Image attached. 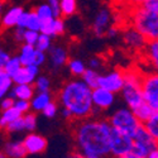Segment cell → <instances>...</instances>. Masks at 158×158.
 <instances>
[{"label":"cell","mask_w":158,"mask_h":158,"mask_svg":"<svg viewBox=\"0 0 158 158\" xmlns=\"http://www.w3.org/2000/svg\"><path fill=\"white\" fill-rule=\"evenodd\" d=\"M61 115H62L63 119H69V120L72 119V114L70 113V110H67L66 108H62L61 109Z\"/></svg>","instance_id":"cell-50"},{"label":"cell","mask_w":158,"mask_h":158,"mask_svg":"<svg viewBox=\"0 0 158 158\" xmlns=\"http://www.w3.org/2000/svg\"><path fill=\"white\" fill-rule=\"evenodd\" d=\"M140 53L143 56V60L149 66L151 71L158 72V39L148 41Z\"/></svg>","instance_id":"cell-17"},{"label":"cell","mask_w":158,"mask_h":158,"mask_svg":"<svg viewBox=\"0 0 158 158\" xmlns=\"http://www.w3.org/2000/svg\"><path fill=\"white\" fill-rule=\"evenodd\" d=\"M9 57H10V53L5 48H3L2 46H0V69H3V66L9 60Z\"/></svg>","instance_id":"cell-46"},{"label":"cell","mask_w":158,"mask_h":158,"mask_svg":"<svg viewBox=\"0 0 158 158\" xmlns=\"http://www.w3.org/2000/svg\"><path fill=\"white\" fill-rule=\"evenodd\" d=\"M129 25L137 29L146 41H156L158 39V13L144 8L143 5H137L129 8Z\"/></svg>","instance_id":"cell-3"},{"label":"cell","mask_w":158,"mask_h":158,"mask_svg":"<svg viewBox=\"0 0 158 158\" xmlns=\"http://www.w3.org/2000/svg\"><path fill=\"white\" fill-rule=\"evenodd\" d=\"M35 94V90L34 86L32 84H20V85H13L10 91H9V95L17 100H29L33 98V95Z\"/></svg>","instance_id":"cell-20"},{"label":"cell","mask_w":158,"mask_h":158,"mask_svg":"<svg viewBox=\"0 0 158 158\" xmlns=\"http://www.w3.org/2000/svg\"><path fill=\"white\" fill-rule=\"evenodd\" d=\"M142 91L144 101L158 111V72L148 71L142 75Z\"/></svg>","instance_id":"cell-6"},{"label":"cell","mask_w":158,"mask_h":158,"mask_svg":"<svg viewBox=\"0 0 158 158\" xmlns=\"http://www.w3.org/2000/svg\"><path fill=\"white\" fill-rule=\"evenodd\" d=\"M8 158H25L27 157V151L24 148L23 140L18 139H10L6 140L2 149Z\"/></svg>","instance_id":"cell-19"},{"label":"cell","mask_w":158,"mask_h":158,"mask_svg":"<svg viewBox=\"0 0 158 158\" xmlns=\"http://www.w3.org/2000/svg\"><path fill=\"white\" fill-rule=\"evenodd\" d=\"M34 90L37 93H43V91H49L51 90V80L47 76H37V78L33 82Z\"/></svg>","instance_id":"cell-34"},{"label":"cell","mask_w":158,"mask_h":158,"mask_svg":"<svg viewBox=\"0 0 158 158\" xmlns=\"http://www.w3.org/2000/svg\"><path fill=\"white\" fill-rule=\"evenodd\" d=\"M52 101V95L49 91H43V93H37L31 99V110L33 113L42 111L47 105Z\"/></svg>","instance_id":"cell-21"},{"label":"cell","mask_w":158,"mask_h":158,"mask_svg":"<svg viewBox=\"0 0 158 158\" xmlns=\"http://www.w3.org/2000/svg\"><path fill=\"white\" fill-rule=\"evenodd\" d=\"M99 76H100L99 71L86 67L85 72L81 75V77H80V78H81V80H82V81H84V82H85L90 89H95V87H98Z\"/></svg>","instance_id":"cell-28"},{"label":"cell","mask_w":158,"mask_h":158,"mask_svg":"<svg viewBox=\"0 0 158 158\" xmlns=\"http://www.w3.org/2000/svg\"><path fill=\"white\" fill-rule=\"evenodd\" d=\"M5 131L9 134H15V133H22L24 130V122H23V115L19 116L18 119L13 120L11 123H9L5 128Z\"/></svg>","instance_id":"cell-35"},{"label":"cell","mask_w":158,"mask_h":158,"mask_svg":"<svg viewBox=\"0 0 158 158\" xmlns=\"http://www.w3.org/2000/svg\"><path fill=\"white\" fill-rule=\"evenodd\" d=\"M5 5H6V0H0V17L3 15V13L5 10Z\"/></svg>","instance_id":"cell-53"},{"label":"cell","mask_w":158,"mask_h":158,"mask_svg":"<svg viewBox=\"0 0 158 158\" xmlns=\"http://www.w3.org/2000/svg\"><path fill=\"white\" fill-rule=\"evenodd\" d=\"M111 127L108 119L90 116L77 120L73 128V139L77 152L84 157L109 156V137Z\"/></svg>","instance_id":"cell-1"},{"label":"cell","mask_w":158,"mask_h":158,"mask_svg":"<svg viewBox=\"0 0 158 158\" xmlns=\"http://www.w3.org/2000/svg\"><path fill=\"white\" fill-rule=\"evenodd\" d=\"M143 127L146 128V130L158 144V111H153L149 119L143 123Z\"/></svg>","instance_id":"cell-25"},{"label":"cell","mask_w":158,"mask_h":158,"mask_svg":"<svg viewBox=\"0 0 158 158\" xmlns=\"http://www.w3.org/2000/svg\"><path fill=\"white\" fill-rule=\"evenodd\" d=\"M35 47L31 46V44H25L23 43L19 48V53L17 55L22 66H28V64H33L34 61V56H35Z\"/></svg>","instance_id":"cell-22"},{"label":"cell","mask_w":158,"mask_h":158,"mask_svg":"<svg viewBox=\"0 0 158 158\" xmlns=\"http://www.w3.org/2000/svg\"><path fill=\"white\" fill-rule=\"evenodd\" d=\"M101 66H102V61L99 57H93V58H90L89 62H87V67L96 70V71H99L101 69Z\"/></svg>","instance_id":"cell-43"},{"label":"cell","mask_w":158,"mask_h":158,"mask_svg":"<svg viewBox=\"0 0 158 158\" xmlns=\"http://www.w3.org/2000/svg\"><path fill=\"white\" fill-rule=\"evenodd\" d=\"M115 158H142V157L134 154L133 152H130V153H128V154H124V156H120V157H115Z\"/></svg>","instance_id":"cell-52"},{"label":"cell","mask_w":158,"mask_h":158,"mask_svg":"<svg viewBox=\"0 0 158 158\" xmlns=\"http://www.w3.org/2000/svg\"><path fill=\"white\" fill-rule=\"evenodd\" d=\"M23 114L17 110L14 106L8 108L5 110H2V114H0V131H5V128L9 123H11L13 120L18 119L19 116H22Z\"/></svg>","instance_id":"cell-23"},{"label":"cell","mask_w":158,"mask_h":158,"mask_svg":"<svg viewBox=\"0 0 158 158\" xmlns=\"http://www.w3.org/2000/svg\"><path fill=\"white\" fill-rule=\"evenodd\" d=\"M124 85V71L113 70L105 73H100L98 86L110 91L113 94H119Z\"/></svg>","instance_id":"cell-9"},{"label":"cell","mask_w":158,"mask_h":158,"mask_svg":"<svg viewBox=\"0 0 158 158\" xmlns=\"http://www.w3.org/2000/svg\"><path fill=\"white\" fill-rule=\"evenodd\" d=\"M22 140L27 154H42L46 152L48 146V140L42 134L34 133V131H29Z\"/></svg>","instance_id":"cell-13"},{"label":"cell","mask_w":158,"mask_h":158,"mask_svg":"<svg viewBox=\"0 0 158 158\" xmlns=\"http://www.w3.org/2000/svg\"><path fill=\"white\" fill-rule=\"evenodd\" d=\"M27 19H28V10H23L22 14L18 18L17 27H20V28H24L25 29V25H27Z\"/></svg>","instance_id":"cell-45"},{"label":"cell","mask_w":158,"mask_h":158,"mask_svg":"<svg viewBox=\"0 0 158 158\" xmlns=\"http://www.w3.org/2000/svg\"><path fill=\"white\" fill-rule=\"evenodd\" d=\"M108 122H109L111 129L122 131V133L128 134L130 137H133L137 133V130L142 127V123L137 119L133 110L129 109L128 106L116 109L109 116Z\"/></svg>","instance_id":"cell-5"},{"label":"cell","mask_w":158,"mask_h":158,"mask_svg":"<svg viewBox=\"0 0 158 158\" xmlns=\"http://www.w3.org/2000/svg\"><path fill=\"white\" fill-rule=\"evenodd\" d=\"M85 158H111L110 156H96V154H91V156H86Z\"/></svg>","instance_id":"cell-55"},{"label":"cell","mask_w":158,"mask_h":158,"mask_svg":"<svg viewBox=\"0 0 158 158\" xmlns=\"http://www.w3.org/2000/svg\"><path fill=\"white\" fill-rule=\"evenodd\" d=\"M69 67V71L72 73L73 77H81V75L85 72L86 70V63L80 60V58H72V60H69L67 61V64H66Z\"/></svg>","instance_id":"cell-26"},{"label":"cell","mask_w":158,"mask_h":158,"mask_svg":"<svg viewBox=\"0 0 158 158\" xmlns=\"http://www.w3.org/2000/svg\"><path fill=\"white\" fill-rule=\"evenodd\" d=\"M154 148H157V142L151 137V134L142 124V127L133 135V149H131V152L142 158H144Z\"/></svg>","instance_id":"cell-8"},{"label":"cell","mask_w":158,"mask_h":158,"mask_svg":"<svg viewBox=\"0 0 158 158\" xmlns=\"http://www.w3.org/2000/svg\"><path fill=\"white\" fill-rule=\"evenodd\" d=\"M23 122H24V130L25 131H34L38 124V119H37V115L33 111H28L23 114Z\"/></svg>","instance_id":"cell-33"},{"label":"cell","mask_w":158,"mask_h":158,"mask_svg":"<svg viewBox=\"0 0 158 158\" xmlns=\"http://www.w3.org/2000/svg\"><path fill=\"white\" fill-rule=\"evenodd\" d=\"M91 102L95 111H106L115 102V94L105 90L100 86L91 90Z\"/></svg>","instance_id":"cell-11"},{"label":"cell","mask_w":158,"mask_h":158,"mask_svg":"<svg viewBox=\"0 0 158 158\" xmlns=\"http://www.w3.org/2000/svg\"><path fill=\"white\" fill-rule=\"evenodd\" d=\"M157 152H158V144H157Z\"/></svg>","instance_id":"cell-57"},{"label":"cell","mask_w":158,"mask_h":158,"mask_svg":"<svg viewBox=\"0 0 158 158\" xmlns=\"http://www.w3.org/2000/svg\"><path fill=\"white\" fill-rule=\"evenodd\" d=\"M24 9L22 6H11L8 10H4L3 15L0 17V28L2 29H13L17 27V22L19 15Z\"/></svg>","instance_id":"cell-18"},{"label":"cell","mask_w":158,"mask_h":158,"mask_svg":"<svg viewBox=\"0 0 158 158\" xmlns=\"http://www.w3.org/2000/svg\"><path fill=\"white\" fill-rule=\"evenodd\" d=\"M41 28V20L37 17L34 9L33 10H28V19H27V25H25V29H31V31H37L39 32Z\"/></svg>","instance_id":"cell-36"},{"label":"cell","mask_w":158,"mask_h":158,"mask_svg":"<svg viewBox=\"0 0 158 158\" xmlns=\"http://www.w3.org/2000/svg\"><path fill=\"white\" fill-rule=\"evenodd\" d=\"M24 28H20V27H14L13 28V37L17 42L19 43H23V35H24Z\"/></svg>","instance_id":"cell-44"},{"label":"cell","mask_w":158,"mask_h":158,"mask_svg":"<svg viewBox=\"0 0 158 158\" xmlns=\"http://www.w3.org/2000/svg\"><path fill=\"white\" fill-rule=\"evenodd\" d=\"M133 149V137L111 129L109 137V156L111 158L128 154Z\"/></svg>","instance_id":"cell-7"},{"label":"cell","mask_w":158,"mask_h":158,"mask_svg":"<svg viewBox=\"0 0 158 158\" xmlns=\"http://www.w3.org/2000/svg\"><path fill=\"white\" fill-rule=\"evenodd\" d=\"M20 67H22V63H20L18 56H10L9 60L5 62V64L3 66V70L11 77L19 71Z\"/></svg>","instance_id":"cell-30"},{"label":"cell","mask_w":158,"mask_h":158,"mask_svg":"<svg viewBox=\"0 0 158 158\" xmlns=\"http://www.w3.org/2000/svg\"><path fill=\"white\" fill-rule=\"evenodd\" d=\"M66 31V24L62 17H53L49 20H46L43 23H41V28H39V33L47 34L49 37H57V35H62Z\"/></svg>","instance_id":"cell-16"},{"label":"cell","mask_w":158,"mask_h":158,"mask_svg":"<svg viewBox=\"0 0 158 158\" xmlns=\"http://www.w3.org/2000/svg\"><path fill=\"white\" fill-rule=\"evenodd\" d=\"M122 2L124 3V4H127L129 8H131V6H137V5H142L146 0H122Z\"/></svg>","instance_id":"cell-49"},{"label":"cell","mask_w":158,"mask_h":158,"mask_svg":"<svg viewBox=\"0 0 158 158\" xmlns=\"http://www.w3.org/2000/svg\"><path fill=\"white\" fill-rule=\"evenodd\" d=\"M17 110H19L22 114H25L31 111V101L29 100H20V99H17L14 100V105H13Z\"/></svg>","instance_id":"cell-39"},{"label":"cell","mask_w":158,"mask_h":158,"mask_svg":"<svg viewBox=\"0 0 158 158\" xmlns=\"http://www.w3.org/2000/svg\"><path fill=\"white\" fill-rule=\"evenodd\" d=\"M39 75V67L35 64H28V66H22L19 71L11 76L13 85H20V84H32Z\"/></svg>","instance_id":"cell-15"},{"label":"cell","mask_w":158,"mask_h":158,"mask_svg":"<svg viewBox=\"0 0 158 158\" xmlns=\"http://www.w3.org/2000/svg\"><path fill=\"white\" fill-rule=\"evenodd\" d=\"M47 4L52 9L53 17H56V18L61 17V14H60V0H47Z\"/></svg>","instance_id":"cell-42"},{"label":"cell","mask_w":158,"mask_h":158,"mask_svg":"<svg viewBox=\"0 0 158 158\" xmlns=\"http://www.w3.org/2000/svg\"><path fill=\"white\" fill-rule=\"evenodd\" d=\"M57 111H58V105L55 101H51L41 113L43 114V116L48 118V119H52V118H55L57 115Z\"/></svg>","instance_id":"cell-38"},{"label":"cell","mask_w":158,"mask_h":158,"mask_svg":"<svg viewBox=\"0 0 158 158\" xmlns=\"http://www.w3.org/2000/svg\"><path fill=\"white\" fill-rule=\"evenodd\" d=\"M120 94L125 105L131 110L144 101L142 91V73L139 71L134 69L124 71V85Z\"/></svg>","instance_id":"cell-4"},{"label":"cell","mask_w":158,"mask_h":158,"mask_svg":"<svg viewBox=\"0 0 158 158\" xmlns=\"http://www.w3.org/2000/svg\"><path fill=\"white\" fill-rule=\"evenodd\" d=\"M153 111H154V110L149 106V105H148L146 101H143L140 105H138L135 109H133L134 115L137 116V119H138L142 124L149 119V116L153 114Z\"/></svg>","instance_id":"cell-27"},{"label":"cell","mask_w":158,"mask_h":158,"mask_svg":"<svg viewBox=\"0 0 158 158\" xmlns=\"http://www.w3.org/2000/svg\"><path fill=\"white\" fill-rule=\"evenodd\" d=\"M14 105V99H13L9 94L5 95L3 99H0V110H5L8 108H11Z\"/></svg>","instance_id":"cell-41"},{"label":"cell","mask_w":158,"mask_h":158,"mask_svg":"<svg viewBox=\"0 0 158 158\" xmlns=\"http://www.w3.org/2000/svg\"><path fill=\"white\" fill-rule=\"evenodd\" d=\"M77 11V0H60V14L62 18H70Z\"/></svg>","instance_id":"cell-24"},{"label":"cell","mask_w":158,"mask_h":158,"mask_svg":"<svg viewBox=\"0 0 158 158\" xmlns=\"http://www.w3.org/2000/svg\"><path fill=\"white\" fill-rule=\"evenodd\" d=\"M47 61V53H44V52H41L38 51L35 52V56H34V61H33V64L38 66V67H41V66H43Z\"/></svg>","instance_id":"cell-40"},{"label":"cell","mask_w":158,"mask_h":158,"mask_svg":"<svg viewBox=\"0 0 158 158\" xmlns=\"http://www.w3.org/2000/svg\"><path fill=\"white\" fill-rule=\"evenodd\" d=\"M0 70H2V69H0Z\"/></svg>","instance_id":"cell-58"},{"label":"cell","mask_w":158,"mask_h":158,"mask_svg":"<svg viewBox=\"0 0 158 158\" xmlns=\"http://www.w3.org/2000/svg\"><path fill=\"white\" fill-rule=\"evenodd\" d=\"M48 61L52 70H60L63 66L67 64L69 58V51L62 46H52L48 49Z\"/></svg>","instance_id":"cell-14"},{"label":"cell","mask_w":158,"mask_h":158,"mask_svg":"<svg viewBox=\"0 0 158 158\" xmlns=\"http://www.w3.org/2000/svg\"><path fill=\"white\" fill-rule=\"evenodd\" d=\"M38 35H39V32H37V31L25 29V31H24V35H23V43L34 46L35 42H37Z\"/></svg>","instance_id":"cell-37"},{"label":"cell","mask_w":158,"mask_h":158,"mask_svg":"<svg viewBox=\"0 0 158 158\" xmlns=\"http://www.w3.org/2000/svg\"><path fill=\"white\" fill-rule=\"evenodd\" d=\"M122 39H123V43L125 44V47L133 52H142V49L144 48V46L147 43L146 38L129 24L122 32Z\"/></svg>","instance_id":"cell-12"},{"label":"cell","mask_w":158,"mask_h":158,"mask_svg":"<svg viewBox=\"0 0 158 158\" xmlns=\"http://www.w3.org/2000/svg\"><path fill=\"white\" fill-rule=\"evenodd\" d=\"M114 25V13L109 6H102L98 10V13L93 20V32L96 37H105L106 31Z\"/></svg>","instance_id":"cell-10"},{"label":"cell","mask_w":158,"mask_h":158,"mask_svg":"<svg viewBox=\"0 0 158 158\" xmlns=\"http://www.w3.org/2000/svg\"><path fill=\"white\" fill-rule=\"evenodd\" d=\"M0 158H8V157H6V154H5L3 151H0Z\"/></svg>","instance_id":"cell-56"},{"label":"cell","mask_w":158,"mask_h":158,"mask_svg":"<svg viewBox=\"0 0 158 158\" xmlns=\"http://www.w3.org/2000/svg\"><path fill=\"white\" fill-rule=\"evenodd\" d=\"M11 86H13L11 77L2 69L0 70V99H3L5 95L9 94Z\"/></svg>","instance_id":"cell-29"},{"label":"cell","mask_w":158,"mask_h":158,"mask_svg":"<svg viewBox=\"0 0 158 158\" xmlns=\"http://www.w3.org/2000/svg\"><path fill=\"white\" fill-rule=\"evenodd\" d=\"M34 11L37 17L39 18L41 23L46 22V20H49L53 18V13H52V9L49 8V5L47 3H43V4H39L38 6L34 8Z\"/></svg>","instance_id":"cell-31"},{"label":"cell","mask_w":158,"mask_h":158,"mask_svg":"<svg viewBox=\"0 0 158 158\" xmlns=\"http://www.w3.org/2000/svg\"><path fill=\"white\" fill-rule=\"evenodd\" d=\"M144 158H158V152H157V148H154V149H152L146 157Z\"/></svg>","instance_id":"cell-51"},{"label":"cell","mask_w":158,"mask_h":158,"mask_svg":"<svg viewBox=\"0 0 158 158\" xmlns=\"http://www.w3.org/2000/svg\"><path fill=\"white\" fill-rule=\"evenodd\" d=\"M142 5L144 8L149 9V10H153V11L158 13V0H146V2H144Z\"/></svg>","instance_id":"cell-47"},{"label":"cell","mask_w":158,"mask_h":158,"mask_svg":"<svg viewBox=\"0 0 158 158\" xmlns=\"http://www.w3.org/2000/svg\"><path fill=\"white\" fill-rule=\"evenodd\" d=\"M119 28L116 27V25H111V27L106 31V33H105V37H108V38H110V39H113V38H116L118 37V34H119Z\"/></svg>","instance_id":"cell-48"},{"label":"cell","mask_w":158,"mask_h":158,"mask_svg":"<svg viewBox=\"0 0 158 158\" xmlns=\"http://www.w3.org/2000/svg\"><path fill=\"white\" fill-rule=\"evenodd\" d=\"M91 90L80 77H75L63 84L58 91V101L62 108L72 114L73 120H82L94 115L91 102Z\"/></svg>","instance_id":"cell-2"},{"label":"cell","mask_w":158,"mask_h":158,"mask_svg":"<svg viewBox=\"0 0 158 158\" xmlns=\"http://www.w3.org/2000/svg\"><path fill=\"white\" fill-rule=\"evenodd\" d=\"M64 158H85L82 154H80L78 152H76V153H72V154H69V156H66Z\"/></svg>","instance_id":"cell-54"},{"label":"cell","mask_w":158,"mask_h":158,"mask_svg":"<svg viewBox=\"0 0 158 158\" xmlns=\"http://www.w3.org/2000/svg\"><path fill=\"white\" fill-rule=\"evenodd\" d=\"M34 47H35V49L47 53L48 49L52 47V37H49L47 34H43V33H39Z\"/></svg>","instance_id":"cell-32"}]
</instances>
